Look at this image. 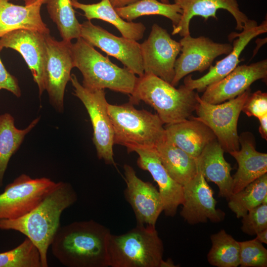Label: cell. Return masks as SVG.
Segmentation results:
<instances>
[{"mask_svg": "<svg viewBox=\"0 0 267 267\" xmlns=\"http://www.w3.org/2000/svg\"><path fill=\"white\" fill-rule=\"evenodd\" d=\"M164 129L166 139L195 158L208 144L217 139L208 126L191 117L179 122L166 124Z\"/></svg>", "mask_w": 267, "mask_h": 267, "instance_id": "obj_22", "label": "cell"}, {"mask_svg": "<svg viewBox=\"0 0 267 267\" xmlns=\"http://www.w3.org/2000/svg\"><path fill=\"white\" fill-rule=\"evenodd\" d=\"M267 60L249 65H237L222 80L209 85L200 98L211 104H219L241 94L259 80H266Z\"/></svg>", "mask_w": 267, "mask_h": 267, "instance_id": "obj_17", "label": "cell"}, {"mask_svg": "<svg viewBox=\"0 0 267 267\" xmlns=\"http://www.w3.org/2000/svg\"><path fill=\"white\" fill-rule=\"evenodd\" d=\"M199 95L184 85L176 89L170 83L151 74L138 79L129 102L137 104L140 101L150 105L164 125L174 124L192 116Z\"/></svg>", "mask_w": 267, "mask_h": 267, "instance_id": "obj_3", "label": "cell"}, {"mask_svg": "<svg viewBox=\"0 0 267 267\" xmlns=\"http://www.w3.org/2000/svg\"><path fill=\"white\" fill-rule=\"evenodd\" d=\"M256 239L262 243L267 244V229H265L256 235Z\"/></svg>", "mask_w": 267, "mask_h": 267, "instance_id": "obj_39", "label": "cell"}, {"mask_svg": "<svg viewBox=\"0 0 267 267\" xmlns=\"http://www.w3.org/2000/svg\"><path fill=\"white\" fill-rule=\"evenodd\" d=\"M0 267H42L39 251L26 237L15 248L0 253Z\"/></svg>", "mask_w": 267, "mask_h": 267, "instance_id": "obj_32", "label": "cell"}, {"mask_svg": "<svg viewBox=\"0 0 267 267\" xmlns=\"http://www.w3.org/2000/svg\"><path fill=\"white\" fill-rule=\"evenodd\" d=\"M25 1V5L31 4L35 2L37 0H23Z\"/></svg>", "mask_w": 267, "mask_h": 267, "instance_id": "obj_40", "label": "cell"}, {"mask_svg": "<svg viewBox=\"0 0 267 267\" xmlns=\"http://www.w3.org/2000/svg\"><path fill=\"white\" fill-rule=\"evenodd\" d=\"M71 49L74 67L83 77V87L90 89H108L129 95L133 93L138 77L128 68L112 63L81 37L71 43Z\"/></svg>", "mask_w": 267, "mask_h": 267, "instance_id": "obj_4", "label": "cell"}, {"mask_svg": "<svg viewBox=\"0 0 267 267\" xmlns=\"http://www.w3.org/2000/svg\"><path fill=\"white\" fill-rule=\"evenodd\" d=\"M229 208L237 218L262 204H267V174L254 180L228 199Z\"/></svg>", "mask_w": 267, "mask_h": 267, "instance_id": "obj_29", "label": "cell"}, {"mask_svg": "<svg viewBox=\"0 0 267 267\" xmlns=\"http://www.w3.org/2000/svg\"><path fill=\"white\" fill-rule=\"evenodd\" d=\"M267 32V20L259 25L256 21L249 19L241 33L234 32L229 36L237 38L233 42L231 52L215 66L211 65L208 72L202 77L193 79L191 75L186 76L184 85L189 89L203 92L209 85L222 80L234 70L240 62V55L247 45L253 39Z\"/></svg>", "mask_w": 267, "mask_h": 267, "instance_id": "obj_14", "label": "cell"}, {"mask_svg": "<svg viewBox=\"0 0 267 267\" xmlns=\"http://www.w3.org/2000/svg\"><path fill=\"white\" fill-rule=\"evenodd\" d=\"M46 35L33 30L18 29L9 32L0 38V52L4 48H9L22 55L38 86L40 96L45 90Z\"/></svg>", "mask_w": 267, "mask_h": 267, "instance_id": "obj_15", "label": "cell"}, {"mask_svg": "<svg viewBox=\"0 0 267 267\" xmlns=\"http://www.w3.org/2000/svg\"><path fill=\"white\" fill-rule=\"evenodd\" d=\"M70 81L74 88V95L83 103L89 116L93 129L92 141L98 159H103L107 164L115 165L114 132L104 89L85 88L73 74L71 75Z\"/></svg>", "mask_w": 267, "mask_h": 267, "instance_id": "obj_8", "label": "cell"}, {"mask_svg": "<svg viewBox=\"0 0 267 267\" xmlns=\"http://www.w3.org/2000/svg\"><path fill=\"white\" fill-rule=\"evenodd\" d=\"M182 10L180 20L173 28L172 34L183 37L190 35L189 24L193 16H200L207 20L209 17L218 19L216 12L219 9L227 10L234 18L236 29L242 31L249 20L245 14L240 10L236 0H174Z\"/></svg>", "mask_w": 267, "mask_h": 267, "instance_id": "obj_20", "label": "cell"}, {"mask_svg": "<svg viewBox=\"0 0 267 267\" xmlns=\"http://www.w3.org/2000/svg\"><path fill=\"white\" fill-rule=\"evenodd\" d=\"M251 93L247 89L236 97L219 104L203 101L199 95L195 110L197 117L191 116L208 126L224 152L229 153L240 148L237 124L243 107Z\"/></svg>", "mask_w": 267, "mask_h": 267, "instance_id": "obj_7", "label": "cell"}, {"mask_svg": "<svg viewBox=\"0 0 267 267\" xmlns=\"http://www.w3.org/2000/svg\"><path fill=\"white\" fill-rule=\"evenodd\" d=\"M107 251L109 267H167L163 243L155 226L136 224L125 233H111Z\"/></svg>", "mask_w": 267, "mask_h": 267, "instance_id": "obj_5", "label": "cell"}, {"mask_svg": "<svg viewBox=\"0 0 267 267\" xmlns=\"http://www.w3.org/2000/svg\"><path fill=\"white\" fill-rule=\"evenodd\" d=\"M260 122L259 132L261 137L267 140V115L258 119Z\"/></svg>", "mask_w": 267, "mask_h": 267, "instance_id": "obj_37", "label": "cell"}, {"mask_svg": "<svg viewBox=\"0 0 267 267\" xmlns=\"http://www.w3.org/2000/svg\"><path fill=\"white\" fill-rule=\"evenodd\" d=\"M183 202L180 216L190 224L222 222L225 213L216 209L217 200L214 192L203 176L199 172L183 186Z\"/></svg>", "mask_w": 267, "mask_h": 267, "instance_id": "obj_18", "label": "cell"}, {"mask_svg": "<svg viewBox=\"0 0 267 267\" xmlns=\"http://www.w3.org/2000/svg\"><path fill=\"white\" fill-rule=\"evenodd\" d=\"M212 247L207 255L211 265L217 267L239 266V244L224 229L211 235Z\"/></svg>", "mask_w": 267, "mask_h": 267, "instance_id": "obj_31", "label": "cell"}, {"mask_svg": "<svg viewBox=\"0 0 267 267\" xmlns=\"http://www.w3.org/2000/svg\"><path fill=\"white\" fill-rule=\"evenodd\" d=\"M112 5L114 7H121L134 3L139 0H109Z\"/></svg>", "mask_w": 267, "mask_h": 267, "instance_id": "obj_38", "label": "cell"}, {"mask_svg": "<svg viewBox=\"0 0 267 267\" xmlns=\"http://www.w3.org/2000/svg\"><path fill=\"white\" fill-rule=\"evenodd\" d=\"M137 164L148 171L159 187L163 211L167 216L174 217L183 202V186L173 179L163 166L155 148H138Z\"/></svg>", "mask_w": 267, "mask_h": 267, "instance_id": "obj_19", "label": "cell"}, {"mask_svg": "<svg viewBox=\"0 0 267 267\" xmlns=\"http://www.w3.org/2000/svg\"><path fill=\"white\" fill-rule=\"evenodd\" d=\"M242 218L241 230L246 234L255 235L267 229V204L251 209Z\"/></svg>", "mask_w": 267, "mask_h": 267, "instance_id": "obj_34", "label": "cell"}, {"mask_svg": "<svg viewBox=\"0 0 267 267\" xmlns=\"http://www.w3.org/2000/svg\"><path fill=\"white\" fill-rule=\"evenodd\" d=\"M81 37L93 46H96L120 61L134 74H144L140 44L137 41L117 37L90 21L81 24Z\"/></svg>", "mask_w": 267, "mask_h": 267, "instance_id": "obj_13", "label": "cell"}, {"mask_svg": "<svg viewBox=\"0 0 267 267\" xmlns=\"http://www.w3.org/2000/svg\"><path fill=\"white\" fill-rule=\"evenodd\" d=\"M40 119L39 117L36 118L27 127L21 130L15 127L14 118L10 114L0 115V188L3 185L4 176L11 157Z\"/></svg>", "mask_w": 267, "mask_h": 267, "instance_id": "obj_27", "label": "cell"}, {"mask_svg": "<svg viewBox=\"0 0 267 267\" xmlns=\"http://www.w3.org/2000/svg\"><path fill=\"white\" fill-rule=\"evenodd\" d=\"M124 170L127 185L124 195L134 213L136 224L155 226L163 211L159 190L151 183L139 178L130 165L125 164Z\"/></svg>", "mask_w": 267, "mask_h": 267, "instance_id": "obj_16", "label": "cell"}, {"mask_svg": "<svg viewBox=\"0 0 267 267\" xmlns=\"http://www.w3.org/2000/svg\"><path fill=\"white\" fill-rule=\"evenodd\" d=\"M111 233L92 220L71 222L58 229L50 245L52 254L67 267H108Z\"/></svg>", "mask_w": 267, "mask_h": 267, "instance_id": "obj_2", "label": "cell"}, {"mask_svg": "<svg viewBox=\"0 0 267 267\" xmlns=\"http://www.w3.org/2000/svg\"><path fill=\"white\" fill-rule=\"evenodd\" d=\"M224 150L217 139L208 144L196 158L198 172L219 187L220 197L228 199L232 194V168L224 158Z\"/></svg>", "mask_w": 267, "mask_h": 267, "instance_id": "obj_24", "label": "cell"}, {"mask_svg": "<svg viewBox=\"0 0 267 267\" xmlns=\"http://www.w3.org/2000/svg\"><path fill=\"white\" fill-rule=\"evenodd\" d=\"M45 3L63 41L71 42L81 37V24L76 18L71 0H46Z\"/></svg>", "mask_w": 267, "mask_h": 267, "instance_id": "obj_30", "label": "cell"}, {"mask_svg": "<svg viewBox=\"0 0 267 267\" xmlns=\"http://www.w3.org/2000/svg\"><path fill=\"white\" fill-rule=\"evenodd\" d=\"M46 0H37L23 5H16L9 0H0V38L5 34L18 29H27L50 34V30L43 21L41 8Z\"/></svg>", "mask_w": 267, "mask_h": 267, "instance_id": "obj_23", "label": "cell"}, {"mask_svg": "<svg viewBox=\"0 0 267 267\" xmlns=\"http://www.w3.org/2000/svg\"><path fill=\"white\" fill-rule=\"evenodd\" d=\"M161 2L165 3H170L169 0H160Z\"/></svg>", "mask_w": 267, "mask_h": 267, "instance_id": "obj_41", "label": "cell"}, {"mask_svg": "<svg viewBox=\"0 0 267 267\" xmlns=\"http://www.w3.org/2000/svg\"><path fill=\"white\" fill-rule=\"evenodd\" d=\"M70 183L56 182L31 211L17 219L0 220V229L15 230L28 238L38 248L42 267H48L47 250L60 226L63 212L77 200Z\"/></svg>", "mask_w": 267, "mask_h": 267, "instance_id": "obj_1", "label": "cell"}, {"mask_svg": "<svg viewBox=\"0 0 267 267\" xmlns=\"http://www.w3.org/2000/svg\"><path fill=\"white\" fill-rule=\"evenodd\" d=\"M181 53L175 64V76L171 84L175 87L189 74L204 72L210 68L214 59L221 55H227L233 46L228 43H219L208 37H183L179 41Z\"/></svg>", "mask_w": 267, "mask_h": 267, "instance_id": "obj_12", "label": "cell"}, {"mask_svg": "<svg viewBox=\"0 0 267 267\" xmlns=\"http://www.w3.org/2000/svg\"><path fill=\"white\" fill-rule=\"evenodd\" d=\"M118 15L128 22L144 15H159L169 19L173 28L179 23L182 10L176 3H165L157 0H139L126 6L115 8Z\"/></svg>", "mask_w": 267, "mask_h": 267, "instance_id": "obj_28", "label": "cell"}, {"mask_svg": "<svg viewBox=\"0 0 267 267\" xmlns=\"http://www.w3.org/2000/svg\"><path fill=\"white\" fill-rule=\"evenodd\" d=\"M2 89L9 91L17 97L21 95L18 80L7 71L0 58V90Z\"/></svg>", "mask_w": 267, "mask_h": 267, "instance_id": "obj_36", "label": "cell"}, {"mask_svg": "<svg viewBox=\"0 0 267 267\" xmlns=\"http://www.w3.org/2000/svg\"><path fill=\"white\" fill-rule=\"evenodd\" d=\"M239 144L240 148L229 153L238 164L237 171L232 177V194L267 173V154L256 150L253 134L249 132L241 134Z\"/></svg>", "mask_w": 267, "mask_h": 267, "instance_id": "obj_21", "label": "cell"}, {"mask_svg": "<svg viewBox=\"0 0 267 267\" xmlns=\"http://www.w3.org/2000/svg\"><path fill=\"white\" fill-rule=\"evenodd\" d=\"M249 117L259 119L267 115V93L261 90L250 93L243 107L242 110Z\"/></svg>", "mask_w": 267, "mask_h": 267, "instance_id": "obj_35", "label": "cell"}, {"mask_svg": "<svg viewBox=\"0 0 267 267\" xmlns=\"http://www.w3.org/2000/svg\"><path fill=\"white\" fill-rule=\"evenodd\" d=\"M56 182L47 178H33L22 174L0 193V220L15 219L33 209Z\"/></svg>", "mask_w": 267, "mask_h": 267, "instance_id": "obj_9", "label": "cell"}, {"mask_svg": "<svg viewBox=\"0 0 267 267\" xmlns=\"http://www.w3.org/2000/svg\"><path fill=\"white\" fill-rule=\"evenodd\" d=\"M114 144L126 147L129 153L138 148H155L165 137L164 123L157 114L136 109L130 102L108 104Z\"/></svg>", "mask_w": 267, "mask_h": 267, "instance_id": "obj_6", "label": "cell"}, {"mask_svg": "<svg viewBox=\"0 0 267 267\" xmlns=\"http://www.w3.org/2000/svg\"><path fill=\"white\" fill-rule=\"evenodd\" d=\"M159 158L170 177L183 186L198 174L196 158L166 139L155 147Z\"/></svg>", "mask_w": 267, "mask_h": 267, "instance_id": "obj_25", "label": "cell"}, {"mask_svg": "<svg viewBox=\"0 0 267 267\" xmlns=\"http://www.w3.org/2000/svg\"><path fill=\"white\" fill-rule=\"evenodd\" d=\"M239 266L241 267H267V250L256 238L239 242Z\"/></svg>", "mask_w": 267, "mask_h": 267, "instance_id": "obj_33", "label": "cell"}, {"mask_svg": "<svg viewBox=\"0 0 267 267\" xmlns=\"http://www.w3.org/2000/svg\"><path fill=\"white\" fill-rule=\"evenodd\" d=\"M71 3L73 7L82 10L88 20L97 19L108 22L115 26L125 38L137 41L143 37L146 30L144 25L122 19L109 0H101L93 4H84L77 0H71Z\"/></svg>", "mask_w": 267, "mask_h": 267, "instance_id": "obj_26", "label": "cell"}, {"mask_svg": "<svg viewBox=\"0 0 267 267\" xmlns=\"http://www.w3.org/2000/svg\"><path fill=\"white\" fill-rule=\"evenodd\" d=\"M181 47L179 42L173 40L166 29L154 24L148 38L140 44L144 73L154 75L171 84Z\"/></svg>", "mask_w": 267, "mask_h": 267, "instance_id": "obj_11", "label": "cell"}, {"mask_svg": "<svg viewBox=\"0 0 267 267\" xmlns=\"http://www.w3.org/2000/svg\"><path fill=\"white\" fill-rule=\"evenodd\" d=\"M46 58L44 83L51 106L58 112L64 111V96L71 71L74 67L71 42L58 41L50 34L45 35Z\"/></svg>", "mask_w": 267, "mask_h": 267, "instance_id": "obj_10", "label": "cell"}]
</instances>
